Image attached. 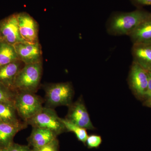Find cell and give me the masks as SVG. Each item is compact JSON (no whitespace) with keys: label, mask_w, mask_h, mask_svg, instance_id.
Segmentation results:
<instances>
[{"label":"cell","mask_w":151,"mask_h":151,"mask_svg":"<svg viewBox=\"0 0 151 151\" xmlns=\"http://www.w3.org/2000/svg\"><path fill=\"white\" fill-rule=\"evenodd\" d=\"M151 14L143 8L130 12H113L106 22V31L114 36H129Z\"/></svg>","instance_id":"cell-1"},{"label":"cell","mask_w":151,"mask_h":151,"mask_svg":"<svg viewBox=\"0 0 151 151\" xmlns=\"http://www.w3.org/2000/svg\"><path fill=\"white\" fill-rule=\"evenodd\" d=\"M42 69V61L24 64L16 77L15 91L35 93L40 84Z\"/></svg>","instance_id":"cell-2"},{"label":"cell","mask_w":151,"mask_h":151,"mask_svg":"<svg viewBox=\"0 0 151 151\" xmlns=\"http://www.w3.org/2000/svg\"><path fill=\"white\" fill-rule=\"evenodd\" d=\"M44 89L46 107L52 108L60 106L68 107L73 103L74 91L70 82L45 84Z\"/></svg>","instance_id":"cell-3"},{"label":"cell","mask_w":151,"mask_h":151,"mask_svg":"<svg viewBox=\"0 0 151 151\" xmlns=\"http://www.w3.org/2000/svg\"><path fill=\"white\" fill-rule=\"evenodd\" d=\"M42 103V98L35 93L16 92L14 105L20 118L27 123L40 112Z\"/></svg>","instance_id":"cell-4"},{"label":"cell","mask_w":151,"mask_h":151,"mask_svg":"<svg viewBox=\"0 0 151 151\" xmlns=\"http://www.w3.org/2000/svg\"><path fill=\"white\" fill-rule=\"evenodd\" d=\"M33 127L50 130L57 136L67 132L61 118L53 108L43 107L40 112L27 123Z\"/></svg>","instance_id":"cell-5"},{"label":"cell","mask_w":151,"mask_h":151,"mask_svg":"<svg viewBox=\"0 0 151 151\" xmlns=\"http://www.w3.org/2000/svg\"><path fill=\"white\" fill-rule=\"evenodd\" d=\"M130 89L136 96L145 98L148 85L147 71L136 63L132 62L128 76Z\"/></svg>","instance_id":"cell-6"},{"label":"cell","mask_w":151,"mask_h":151,"mask_svg":"<svg viewBox=\"0 0 151 151\" xmlns=\"http://www.w3.org/2000/svg\"><path fill=\"white\" fill-rule=\"evenodd\" d=\"M68 108L65 119L86 130L95 129L82 97L73 102Z\"/></svg>","instance_id":"cell-7"},{"label":"cell","mask_w":151,"mask_h":151,"mask_svg":"<svg viewBox=\"0 0 151 151\" xmlns=\"http://www.w3.org/2000/svg\"><path fill=\"white\" fill-rule=\"evenodd\" d=\"M0 39L10 44L25 42L20 34L17 13H14L0 20Z\"/></svg>","instance_id":"cell-8"},{"label":"cell","mask_w":151,"mask_h":151,"mask_svg":"<svg viewBox=\"0 0 151 151\" xmlns=\"http://www.w3.org/2000/svg\"><path fill=\"white\" fill-rule=\"evenodd\" d=\"M20 34L23 39L27 43L39 42V25L36 21L25 12L17 13Z\"/></svg>","instance_id":"cell-9"},{"label":"cell","mask_w":151,"mask_h":151,"mask_svg":"<svg viewBox=\"0 0 151 151\" xmlns=\"http://www.w3.org/2000/svg\"><path fill=\"white\" fill-rule=\"evenodd\" d=\"M19 59L24 64L42 61L41 47L39 42L32 44L20 42L14 45Z\"/></svg>","instance_id":"cell-10"},{"label":"cell","mask_w":151,"mask_h":151,"mask_svg":"<svg viewBox=\"0 0 151 151\" xmlns=\"http://www.w3.org/2000/svg\"><path fill=\"white\" fill-rule=\"evenodd\" d=\"M24 65L19 60L0 67V83L15 91L14 84L16 77Z\"/></svg>","instance_id":"cell-11"},{"label":"cell","mask_w":151,"mask_h":151,"mask_svg":"<svg viewBox=\"0 0 151 151\" xmlns=\"http://www.w3.org/2000/svg\"><path fill=\"white\" fill-rule=\"evenodd\" d=\"M57 137L50 130L33 127L30 135L27 139L28 145L32 149L41 147L57 139Z\"/></svg>","instance_id":"cell-12"},{"label":"cell","mask_w":151,"mask_h":151,"mask_svg":"<svg viewBox=\"0 0 151 151\" xmlns=\"http://www.w3.org/2000/svg\"><path fill=\"white\" fill-rule=\"evenodd\" d=\"M132 54L133 62L146 70H151V44L133 45Z\"/></svg>","instance_id":"cell-13"},{"label":"cell","mask_w":151,"mask_h":151,"mask_svg":"<svg viewBox=\"0 0 151 151\" xmlns=\"http://www.w3.org/2000/svg\"><path fill=\"white\" fill-rule=\"evenodd\" d=\"M129 37L133 45L151 44V14Z\"/></svg>","instance_id":"cell-14"},{"label":"cell","mask_w":151,"mask_h":151,"mask_svg":"<svg viewBox=\"0 0 151 151\" xmlns=\"http://www.w3.org/2000/svg\"><path fill=\"white\" fill-rule=\"evenodd\" d=\"M0 122L27 128V124L21 119L14 104L0 103Z\"/></svg>","instance_id":"cell-15"},{"label":"cell","mask_w":151,"mask_h":151,"mask_svg":"<svg viewBox=\"0 0 151 151\" xmlns=\"http://www.w3.org/2000/svg\"><path fill=\"white\" fill-rule=\"evenodd\" d=\"M24 128L0 122V150L8 149L14 142L15 135Z\"/></svg>","instance_id":"cell-16"},{"label":"cell","mask_w":151,"mask_h":151,"mask_svg":"<svg viewBox=\"0 0 151 151\" xmlns=\"http://www.w3.org/2000/svg\"><path fill=\"white\" fill-rule=\"evenodd\" d=\"M19 60L14 45L1 40L0 41V67Z\"/></svg>","instance_id":"cell-17"},{"label":"cell","mask_w":151,"mask_h":151,"mask_svg":"<svg viewBox=\"0 0 151 151\" xmlns=\"http://www.w3.org/2000/svg\"><path fill=\"white\" fill-rule=\"evenodd\" d=\"M67 132H72L75 134L78 139L85 144L88 135L86 129L78 127L69 122L67 119L61 118Z\"/></svg>","instance_id":"cell-18"},{"label":"cell","mask_w":151,"mask_h":151,"mask_svg":"<svg viewBox=\"0 0 151 151\" xmlns=\"http://www.w3.org/2000/svg\"><path fill=\"white\" fill-rule=\"evenodd\" d=\"M16 92L0 83V103L14 104Z\"/></svg>","instance_id":"cell-19"},{"label":"cell","mask_w":151,"mask_h":151,"mask_svg":"<svg viewBox=\"0 0 151 151\" xmlns=\"http://www.w3.org/2000/svg\"><path fill=\"white\" fill-rule=\"evenodd\" d=\"M102 138L99 135L92 134L88 136L86 143L88 148H97L102 143Z\"/></svg>","instance_id":"cell-20"},{"label":"cell","mask_w":151,"mask_h":151,"mask_svg":"<svg viewBox=\"0 0 151 151\" xmlns=\"http://www.w3.org/2000/svg\"><path fill=\"white\" fill-rule=\"evenodd\" d=\"M32 151H59V142L56 139L43 147L32 148Z\"/></svg>","instance_id":"cell-21"},{"label":"cell","mask_w":151,"mask_h":151,"mask_svg":"<svg viewBox=\"0 0 151 151\" xmlns=\"http://www.w3.org/2000/svg\"><path fill=\"white\" fill-rule=\"evenodd\" d=\"M7 149L8 151H32L29 146L19 145L14 142Z\"/></svg>","instance_id":"cell-22"},{"label":"cell","mask_w":151,"mask_h":151,"mask_svg":"<svg viewBox=\"0 0 151 151\" xmlns=\"http://www.w3.org/2000/svg\"><path fill=\"white\" fill-rule=\"evenodd\" d=\"M137 9L143 8L145 6L151 5V0H130Z\"/></svg>","instance_id":"cell-23"},{"label":"cell","mask_w":151,"mask_h":151,"mask_svg":"<svg viewBox=\"0 0 151 151\" xmlns=\"http://www.w3.org/2000/svg\"><path fill=\"white\" fill-rule=\"evenodd\" d=\"M148 73V85L147 91L146 93L145 99L146 101L151 99V70H147Z\"/></svg>","instance_id":"cell-24"},{"label":"cell","mask_w":151,"mask_h":151,"mask_svg":"<svg viewBox=\"0 0 151 151\" xmlns=\"http://www.w3.org/2000/svg\"><path fill=\"white\" fill-rule=\"evenodd\" d=\"M145 104L146 106L151 108V100H148V101H146Z\"/></svg>","instance_id":"cell-25"},{"label":"cell","mask_w":151,"mask_h":151,"mask_svg":"<svg viewBox=\"0 0 151 151\" xmlns=\"http://www.w3.org/2000/svg\"><path fill=\"white\" fill-rule=\"evenodd\" d=\"M0 151H8V150L7 149H1V150H0Z\"/></svg>","instance_id":"cell-26"},{"label":"cell","mask_w":151,"mask_h":151,"mask_svg":"<svg viewBox=\"0 0 151 151\" xmlns=\"http://www.w3.org/2000/svg\"><path fill=\"white\" fill-rule=\"evenodd\" d=\"M1 39H0V41H1Z\"/></svg>","instance_id":"cell-27"}]
</instances>
